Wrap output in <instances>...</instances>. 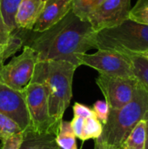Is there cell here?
<instances>
[{"label": "cell", "instance_id": "6da1fadb", "mask_svg": "<svg viewBox=\"0 0 148 149\" xmlns=\"http://www.w3.org/2000/svg\"><path fill=\"white\" fill-rule=\"evenodd\" d=\"M30 34L24 30V46L33 49L38 61L64 60L80 66L79 58L93 49L96 31L91 24L77 16L72 10L61 20L42 32Z\"/></svg>", "mask_w": 148, "mask_h": 149}, {"label": "cell", "instance_id": "7a4b0ae2", "mask_svg": "<svg viewBox=\"0 0 148 149\" xmlns=\"http://www.w3.org/2000/svg\"><path fill=\"white\" fill-rule=\"evenodd\" d=\"M77 66L64 60L38 61L31 80L43 82L47 89L49 112L58 125L63 120L65 112L72 98V81Z\"/></svg>", "mask_w": 148, "mask_h": 149}, {"label": "cell", "instance_id": "3957f363", "mask_svg": "<svg viewBox=\"0 0 148 149\" xmlns=\"http://www.w3.org/2000/svg\"><path fill=\"white\" fill-rule=\"evenodd\" d=\"M148 113V91L140 83L130 102L120 109H110L100 136L108 147H121L134 127Z\"/></svg>", "mask_w": 148, "mask_h": 149}, {"label": "cell", "instance_id": "277c9868", "mask_svg": "<svg viewBox=\"0 0 148 149\" xmlns=\"http://www.w3.org/2000/svg\"><path fill=\"white\" fill-rule=\"evenodd\" d=\"M93 49L118 52L129 57L148 52V25L130 18L123 23L96 31Z\"/></svg>", "mask_w": 148, "mask_h": 149}, {"label": "cell", "instance_id": "5b68a950", "mask_svg": "<svg viewBox=\"0 0 148 149\" xmlns=\"http://www.w3.org/2000/svg\"><path fill=\"white\" fill-rule=\"evenodd\" d=\"M30 116L31 128L38 133H51L57 135L59 125L51 119L49 112L48 93L45 85L31 80L21 92Z\"/></svg>", "mask_w": 148, "mask_h": 149}, {"label": "cell", "instance_id": "8992f818", "mask_svg": "<svg viewBox=\"0 0 148 149\" xmlns=\"http://www.w3.org/2000/svg\"><path fill=\"white\" fill-rule=\"evenodd\" d=\"M37 63L36 52L29 46H23L21 54L13 57L8 64L0 68V81L21 92L31 83Z\"/></svg>", "mask_w": 148, "mask_h": 149}, {"label": "cell", "instance_id": "52a82bcc", "mask_svg": "<svg viewBox=\"0 0 148 149\" xmlns=\"http://www.w3.org/2000/svg\"><path fill=\"white\" fill-rule=\"evenodd\" d=\"M80 65L95 69L99 74L119 78H134L133 64L129 56L109 50H98L85 53L79 58Z\"/></svg>", "mask_w": 148, "mask_h": 149}, {"label": "cell", "instance_id": "ba28073f", "mask_svg": "<svg viewBox=\"0 0 148 149\" xmlns=\"http://www.w3.org/2000/svg\"><path fill=\"white\" fill-rule=\"evenodd\" d=\"M135 78H119L99 74L96 84L102 92L110 109L123 107L133 99L138 86Z\"/></svg>", "mask_w": 148, "mask_h": 149}, {"label": "cell", "instance_id": "9c48e42d", "mask_svg": "<svg viewBox=\"0 0 148 149\" xmlns=\"http://www.w3.org/2000/svg\"><path fill=\"white\" fill-rule=\"evenodd\" d=\"M131 9V0H105L92 10L85 19L95 31H99L128 19Z\"/></svg>", "mask_w": 148, "mask_h": 149}, {"label": "cell", "instance_id": "30bf717a", "mask_svg": "<svg viewBox=\"0 0 148 149\" xmlns=\"http://www.w3.org/2000/svg\"><path fill=\"white\" fill-rule=\"evenodd\" d=\"M0 113L15 121L22 131L31 127L26 104L22 93L0 81Z\"/></svg>", "mask_w": 148, "mask_h": 149}, {"label": "cell", "instance_id": "8fae6325", "mask_svg": "<svg viewBox=\"0 0 148 149\" xmlns=\"http://www.w3.org/2000/svg\"><path fill=\"white\" fill-rule=\"evenodd\" d=\"M73 0H44L43 11L32 31L42 32L61 20L72 9Z\"/></svg>", "mask_w": 148, "mask_h": 149}, {"label": "cell", "instance_id": "7c38bea8", "mask_svg": "<svg viewBox=\"0 0 148 149\" xmlns=\"http://www.w3.org/2000/svg\"><path fill=\"white\" fill-rule=\"evenodd\" d=\"M44 6V0H22L16 17L17 28L32 31Z\"/></svg>", "mask_w": 148, "mask_h": 149}, {"label": "cell", "instance_id": "4fadbf2b", "mask_svg": "<svg viewBox=\"0 0 148 149\" xmlns=\"http://www.w3.org/2000/svg\"><path fill=\"white\" fill-rule=\"evenodd\" d=\"M19 149H59L56 135L51 133H38L29 127L23 131V141Z\"/></svg>", "mask_w": 148, "mask_h": 149}, {"label": "cell", "instance_id": "5bb4252c", "mask_svg": "<svg viewBox=\"0 0 148 149\" xmlns=\"http://www.w3.org/2000/svg\"><path fill=\"white\" fill-rule=\"evenodd\" d=\"M147 140V122L140 120L123 141L122 149H145Z\"/></svg>", "mask_w": 148, "mask_h": 149}, {"label": "cell", "instance_id": "9a60e30c", "mask_svg": "<svg viewBox=\"0 0 148 149\" xmlns=\"http://www.w3.org/2000/svg\"><path fill=\"white\" fill-rule=\"evenodd\" d=\"M24 30L17 28L13 31L11 40L8 45H0V68L8 58L13 56L24 46Z\"/></svg>", "mask_w": 148, "mask_h": 149}, {"label": "cell", "instance_id": "2e32d148", "mask_svg": "<svg viewBox=\"0 0 148 149\" xmlns=\"http://www.w3.org/2000/svg\"><path fill=\"white\" fill-rule=\"evenodd\" d=\"M56 142L59 149H78L76 136L69 121L62 120L56 135Z\"/></svg>", "mask_w": 148, "mask_h": 149}, {"label": "cell", "instance_id": "e0dca14e", "mask_svg": "<svg viewBox=\"0 0 148 149\" xmlns=\"http://www.w3.org/2000/svg\"><path fill=\"white\" fill-rule=\"evenodd\" d=\"M22 0H0V10L3 18L11 31L17 28L15 17Z\"/></svg>", "mask_w": 148, "mask_h": 149}, {"label": "cell", "instance_id": "ac0fdd59", "mask_svg": "<svg viewBox=\"0 0 148 149\" xmlns=\"http://www.w3.org/2000/svg\"><path fill=\"white\" fill-rule=\"evenodd\" d=\"M130 58L134 78L148 91V59L141 55L131 56Z\"/></svg>", "mask_w": 148, "mask_h": 149}, {"label": "cell", "instance_id": "d6986e66", "mask_svg": "<svg viewBox=\"0 0 148 149\" xmlns=\"http://www.w3.org/2000/svg\"><path fill=\"white\" fill-rule=\"evenodd\" d=\"M103 133V124L96 118V116L90 117L85 120L84 129L82 134V141L87 140H96L101 136Z\"/></svg>", "mask_w": 148, "mask_h": 149}, {"label": "cell", "instance_id": "ffe728a7", "mask_svg": "<svg viewBox=\"0 0 148 149\" xmlns=\"http://www.w3.org/2000/svg\"><path fill=\"white\" fill-rule=\"evenodd\" d=\"M105 0H73L72 11L80 18L86 20L88 14Z\"/></svg>", "mask_w": 148, "mask_h": 149}, {"label": "cell", "instance_id": "44dd1931", "mask_svg": "<svg viewBox=\"0 0 148 149\" xmlns=\"http://www.w3.org/2000/svg\"><path fill=\"white\" fill-rule=\"evenodd\" d=\"M20 132H22V129L15 121L8 116L0 113V141Z\"/></svg>", "mask_w": 148, "mask_h": 149}, {"label": "cell", "instance_id": "7402d4cb", "mask_svg": "<svg viewBox=\"0 0 148 149\" xmlns=\"http://www.w3.org/2000/svg\"><path fill=\"white\" fill-rule=\"evenodd\" d=\"M129 18L135 22L148 25V3L142 0H138L130 10Z\"/></svg>", "mask_w": 148, "mask_h": 149}, {"label": "cell", "instance_id": "603a6c76", "mask_svg": "<svg viewBox=\"0 0 148 149\" xmlns=\"http://www.w3.org/2000/svg\"><path fill=\"white\" fill-rule=\"evenodd\" d=\"M92 111L94 112L96 118L103 125H105L106 123L109 111H110L109 106L106 103V100H97L92 106Z\"/></svg>", "mask_w": 148, "mask_h": 149}, {"label": "cell", "instance_id": "cb8c5ba5", "mask_svg": "<svg viewBox=\"0 0 148 149\" xmlns=\"http://www.w3.org/2000/svg\"><path fill=\"white\" fill-rule=\"evenodd\" d=\"M23 141V131L3 139L0 149H19Z\"/></svg>", "mask_w": 148, "mask_h": 149}, {"label": "cell", "instance_id": "d4e9b609", "mask_svg": "<svg viewBox=\"0 0 148 149\" xmlns=\"http://www.w3.org/2000/svg\"><path fill=\"white\" fill-rule=\"evenodd\" d=\"M72 109H73L74 116L83 118L84 120L88 119V118L92 117V116H95L94 112L92 111V109H91L89 107H87V106H85L84 104H81V103L76 102L73 105Z\"/></svg>", "mask_w": 148, "mask_h": 149}, {"label": "cell", "instance_id": "484cf974", "mask_svg": "<svg viewBox=\"0 0 148 149\" xmlns=\"http://www.w3.org/2000/svg\"><path fill=\"white\" fill-rule=\"evenodd\" d=\"M13 31H11L6 25L0 10V45H5L10 43L12 38Z\"/></svg>", "mask_w": 148, "mask_h": 149}, {"label": "cell", "instance_id": "4316f807", "mask_svg": "<svg viewBox=\"0 0 148 149\" xmlns=\"http://www.w3.org/2000/svg\"><path fill=\"white\" fill-rule=\"evenodd\" d=\"M84 123L85 120L80 117L74 116L72 121L70 122L72 129L75 134V136L79 139H82V134H83V129H84Z\"/></svg>", "mask_w": 148, "mask_h": 149}, {"label": "cell", "instance_id": "83f0119b", "mask_svg": "<svg viewBox=\"0 0 148 149\" xmlns=\"http://www.w3.org/2000/svg\"><path fill=\"white\" fill-rule=\"evenodd\" d=\"M94 149H108V147H107V145L102 141V139L99 137V138H98V139L95 140Z\"/></svg>", "mask_w": 148, "mask_h": 149}, {"label": "cell", "instance_id": "f1b7e54d", "mask_svg": "<svg viewBox=\"0 0 148 149\" xmlns=\"http://www.w3.org/2000/svg\"><path fill=\"white\" fill-rule=\"evenodd\" d=\"M144 119L147 122V140H146V148H145V149H148V113L146 114Z\"/></svg>", "mask_w": 148, "mask_h": 149}, {"label": "cell", "instance_id": "f546056e", "mask_svg": "<svg viewBox=\"0 0 148 149\" xmlns=\"http://www.w3.org/2000/svg\"><path fill=\"white\" fill-rule=\"evenodd\" d=\"M108 149H122V148L121 147H108Z\"/></svg>", "mask_w": 148, "mask_h": 149}, {"label": "cell", "instance_id": "4dcf8cb0", "mask_svg": "<svg viewBox=\"0 0 148 149\" xmlns=\"http://www.w3.org/2000/svg\"><path fill=\"white\" fill-rule=\"evenodd\" d=\"M141 56L145 57L146 58H147V59H148V52H145V53H144V54H142Z\"/></svg>", "mask_w": 148, "mask_h": 149}, {"label": "cell", "instance_id": "1f68e13d", "mask_svg": "<svg viewBox=\"0 0 148 149\" xmlns=\"http://www.w3.org/2000/svg\"><path fill=\"white\" fill-rule=\"evenodd\" d=\"M142 1H144L145 3H148V0H142Z\"/></svg>", "mask_w": 148, "mask_h": 149}]
</instances>
